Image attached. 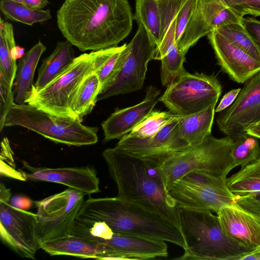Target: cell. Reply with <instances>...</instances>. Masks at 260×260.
I'll use <instances>...</instances> for the list:
<instances>
[{"instance_id": "6da1fadb", "label": "cell", "mask_w": 260, "mask_h": 260, "mask_svg": "<svg viewBox=\"0 0 260 260\" xmlns=\"http://www.w3.org/2000/svg\"><path fill=\"white\" fill-rule=\"evenodd\" d=\"M56 18L63 37L83 52L118 46L134 20L128 0H66Z\"/></svg>"}, {"instance_id": "7a4b0ae2", "label": "cell", "mask_w": 260, "mask_h": 260, "mask_svg": "<svg viewBox=\"0 0 260 260\" xmlns=\"http://www.w3.org/2000/svg\"><path fill=\"white\" fill-rule=\"evenodd\" d=\"M102 155L117 198L161 216L181 231L179 209L169 193L161 167L115 147L105 149Z\"/></svg>"}, {"instance_id": "3957f363", "label": "cell", "mask_w": 260, "mask_h": 260, "mask_svg": "<svg viewBox=\"0 0 260 260\" xmlns=\"http://www.w3.org/2000/svg\"><path fill=\"white\" fill-rule=\"evenodd\" d=\"M75 219L103 221L115 233L158 239L184 250L186 248L181 231L174 224L117 197L88 198L84 201Z\"/></svg>"}, {"instance_id": "277c9868", "label": "cell", "mask_w": 260, "mask_h": 260, "mask_svg": "<svg viewBox=\"0 0 260 260\" xmlns=\"http://www.w3.org/2000/svg\"><path fill=\"white\" fill-rule=\"evenodd\" d=\"M181 232L186 248L176 259L237 260L253 251L246 249L229 238L217 215L211 211L179 209Z\"/></svg>"}, {"instance_id": "5b68a950", "label": "cell", "mask_w": 260, "mask_h": 260, "mask_svg": "<svg viewBox=\"0 0 260 260\" xmlns=\"http://www.w3.org/2000/svg\"><path fill=\"white\" fill-rule=\"evenodd\" d=\"M82 121L80 118L52 115L29 104L14 103L4 126L23 127L55 143L68 145L95 144L98 141V128L83 125Z\"/></svg>"}, {"instance_id": "8992f818", "label": "cell", "mask_w": 260, "mask_h": 260, "mask_svg": "<svg viewBox=\"0 0 260 260\" xmlns=\"http://www.w3.org/2000/svg\"><path fill=\"white\" fill-rule=\"evenodd\" d=\"M233 142L229 136L216 138L211 134L199 144L176 153L161 167L168 190L174 182L191 171L227 178L232 170Z\"/></svg>"}, {"instance_id": "52a82bcc", "label": "cell", "mask_w": 260, "mask_h": 260, "mask_svg": "<svg viewBox=\"0 0 260 260\" xmlns=\"http://www.w3.org/2000/svg\"><path fill=\"white\" fill-rule=\"evenodd\" d=\"M93 72L91 52L81 54L44 88L38 90L31 88L25 104L52 115L78 118L72 111L71 106L81 83Z\"/></svg>"}, {"instance_id": "ba28073f", "label": "cell", "mask_w": 260, "mask_h": 260, "mask_svg": "<svg viewBox=\"0 0 260 260\" xmlns=\"http://www.w3.org/2000/svg\"><path fill=\"white\" fill-rule=\"evenodd\" d=\"M156 45L141 24L134 38L120 53V66L101 88L98 101L140 90L146 77L148 62L152 59Z\"/></svg>"}, {"instance_id": "9c48e42d", "label": "cell", "mask_w": 260, "mask_h": 260, "mask_svg": "<svg viewBox=\"0 0 260 260\" xmlns=\"http://www.w3.org/2000/svg\"><path fill=\"white\" fill-rule=\"evenodd\" d=\"M221 91V85L215 77L191 74L184 69L167 85L158 100L172 113L188 116L216 105Z\"/></svg>"}, {"instance_id": "30bf717a", "label": "cell", "mask_w": 260, "mask_h": 260, "mask_svg": "<svg viewBox=\"0 0 260 260\" xmlns=\"http://www.w3.org/2000/svg\"><path fill=\"white\" fill-rule=\"evenodd\" d=\"M85 194L69 188L35 202L37 208V231L44 243L72 235V227L84 202Z\"/></svg>"}, {"instance_id": "8fae6325", "label": "cell", "mask_w": 260, "mask_h": 260, "mask_svg": "<svg viewBox=\"0 0 260 260\" xmlns=\"http://www.w3.org/2000/svg\"><path fill=\"white\" fill-rule=\"evenodd\" d=\"M37 214L0 201L2 240L23 257L35 258L42 248L37 231Z\"/></svg>"}, {"instance_id": "7c38bea8", "label": "cell", "mask_w": 260, "mask_h": 260, "mask_svg": "<svg viewBox=\"0 0 260 260\" xmlns=\"http://www.w3.org/2000/svg\"><path fill=\"white\" fill-rule=\"evenodd\" d=\"M181 119L167 124L151 137L139 138L125 135L115 148L161 167L176 153L190 147L176 133Z\"/></svg>"}, {"instance_id": "4fadbf2b", "label": "cell", "mask_w": 260, "mask_h": 260, "mask_svg": "<svg viewBox=\"0 0 260 260\" xmlns=\"http://www.w3.org/2000/svg\"><path fill=\"white\" fill-rule=\"evenodd\" d=\"M232 105L218 115V128L234 139L246 134L245 129L260 120V71L244 83Z\"/></svg>"}, {"instance_id": "5bb4252c", "label": "cell", "mask_w": 260, "mask_h": 260, "mask_svg": "<svg viewBox=\"0 0 260 260\" xmlns=\"http://www.w3.org/2000/svg\"><path fill=\"white\" fill-rule=\"evenodd\" d=\"M242 18L230 7L210 0H198L192 17L176 44L177 47L186 54L201 38L229 24L241 23Z\"/></svg>"}, {"instance_id": "9a60e30c", "label": "cell", "mask_w": 260, "mask_h": 260, "mask_svg": "<svg viewBox=\"0 0 260 260\" xmlns=\"http://www.w3.org/2000/svg\"><path fill=\"white\" fill-rule=\"evenodd\" d=\"M168 192L179 209L217 213L222 207L235 204V195L230 190L194 183L183 177L174 182Z\"/></svg>"}, {"instance_id": "2e32d148", "label": "cell", "mask_w": 260, "mask_h": 260, "mask_svg": "<svg viewBox=\"0 0 260 260\" xmlns=\"http://www.w3.org/2000/svg\"><path fill=\"white\" fill-rule=\"evenodd\" d=\"M217 63L235 82L244 83L260 71V61L253 58L214 29L208 35Z\"/></svg>"}, {"instance_id": "e0dca14e", "label": "cell", "mask_w": 260, "mask_h": 260, "mask_svg": "<svg viewBox=\"0 0 260 260\" xmlns=\"http://www.w3.org/2000/svg\"><path fill=\"white\" fill-rule=\"evenodd\" d=\"M27 179L59 183L69 188L91 194L100 191V180L91 167L50 168L36 167L23 162Z\"/></svg>"}, {"instance_id": "ac0fdd59", "label": "cell", "mask_w": 260, "mask_h": 260, "mask_svg": "<svg viewBox=\"0 0 260 260\" xmlns=\"http://www.w3.org/2000/svg\"><path fill=\"white\" fill-rule=\"evenodd\" d=\"M216 214L229 238L246 249H260V218L236 204L222 207Z\"/></svg>"}, {"instance_id": "d6986e66", "label": "cell", "mask_w": 260, "mask_h": 260, "mask_svg": "<svg viewBox=\"0 0 260 260\" xmlns=\"http://www.w3.org/2000/svg\"><path fill=\"white\" fill-rule=\"evenodd\" d=\"M101 244L111 252L107 259H148L168 255L166 241L134 234L114 232L111 239Z\"/></svg>"}, {"instance_id": "ffe728a7", "label": "cell", "mask_w": 260, "mask_h": 260, "mask_svg": "<svg viewBox=\"0 0 260 260\" xmlns=\"http://www.w3.org/2000/svg\"><path fill=\"white\" fill-rule=\"evenodd\" d=\"M159 90L150 86L142 102L131 107L116 110L102 123L104 141L120 139L130 133L152 112L159 101Z\"/></svg>"}, {"instance_id": "44dd1931", "label": "cell", "mask_w": 260, "mask_h": 260, "mask_svg": "<svg viewBox=\"0 0 260 260\" xmlns=\"http://www.w3.org/2000/svg\"><path fill=\"white\" fill-rule=\"evenodd\" d=\"M42 249L50 255H69L107 259L111 255V252L107 246L74 235L44 243Z\"/></svg>"}, {"instance_id": "7402d4cb", "label": "cell", "mask_w": 260, "mask_h": 260, "mask_svg": "<svg viewBox=\"0 0 260 260\" xmlns=\"http://www.w3.org/2000/svg\"><path fill=\"white\" fill-rule=\"evenodd\" d=\"M75 58L70 42L67 40L58 42L51 54L43 60L32 88L36 90L44 88L68 68Z\"/></svg>"}, {"instance_id": "603a6c76", "label": "cell", "mask_w": 260, "mask_h": 260, "mask_svg": "<svg viewBox=\"0 0 260 260\" xmlns=\"http://www.w3.org/2000/svg\"><path fill=\"white\" fill-rule=\"evenodd\" d=\"M46 47L40 40L19 59L13 84L14 102L25 104L27 94L34 85L36 69Z\"/></svg>"}, {"instance_id": "cb8c5ba5", "label": "cell", "mask_w": 260, "mask_h": 260, "mask_svg": "<svg viewBox=\"0 0 260 260\" xmlns=\"http://www.w3.org/2000/svg\"><path fill=\"white\" fill-rule=\"evenodd\" d=\"M216 105L194 114L181 118L176 132L177 135L189 146L201 142L211 134Z\"/></svg>"}, {"instance_id": "d4e9b609", "label": "cell", "mask_w": 260, "mask_h": 260, "mask_svg": "<svg viewBox=\"0 0 260 260\" xmlns=\"http://www.w3.org/2000/svg\"><path fill=\"white\" fill-rule=\"evenodd\" d=\"M184 0H157L160 15L161 42L153 52L152 59L161 60L176 44L177 14Z\"/></svg>"}, {"instance_id": "484cf974", "label": "cell", "mask_w": 260, "mask_h": 260, "mask_svg": "<svg viewBox=\"0 0 260 260\" xmlns=\"http://www.w3.org/2000/svg\"><path fill=\"white\" fill-rule=\"evenodd\" d=\"M230 190L241 196L260 192V156L226 179Z\"/></svg>"}, {"instance_id": "4316f807", "label": "cell", "mask_w": 260, "mask_h": 260, "mask_svg": "<svg viewBox=\"0 0 260 260\" xmlns=\"http://www.w3.org/2000/svg\"><path fill=\"white\" fill-rule=\"evenodd\" d=\"M134 19L141 24L156 45L161 42L160 15L157 0H136Z\"/></svg>"}, {"instance_id": "83f0119b", "label": "cell", "mask_w": 260, "mask_h": 260, "mask_svg": "<svg viewBox=\"0 0 260 260\" xmlns=\"http://www.w3.org/2000/svg\"><path fill=\"white\" fill-rule=\"evenodd\" d=\"M101 88L98 76L93 72L82 82L73 100L71 109L75 116L82 118L91 113Z\"/></svg>"}, {"instance_id": "f1b7e54d", "label": "cell", "mask_w": 260, "mask_h": 260, "mask_svg": "<svg viewBox=\"0 0 260 260\" xmlns=\"http://www.w3.org/2000/svg\"><path fill=\"white\" fill-rule=\"evenodd\" d=\"M0 10L6 19L30 26L37 22L43 23L52 17L50 9H34L10 0H1Z\"/></svg>"}, {"instance_id": "f546056e", "label": "cell", "mask_w": 260, "mask_h": 260, "mask_svg": "<svg viewBox=\"0 0 260 260\" xmlns=\"http://www.w3.org/2000/svg\"><path fill=\"white\" fill-rule=\"evenodd\" d=\"M126 44L91 52L93 71L99 79L101 88L117 70L121 61L120 53Z\"/></svg>"}, {"instance_id": "4dcf8cb0", "label": "cell", "mask_w": 260, "mask_h": 260, "mask_svg": "<svg viewBox=\"0 0 260 260\" xmlns=\"http://www.w3.org/2000/svg\"><path fill=\"white\" fill-rule=\"evenodd\" d=\"M13 27L11 23L0 20V71L13 87L16 74V60L11 57V50L16 46Z\"/></svg>"}, {"instance_id": "1f68e13d", "label": "cell", "mask_w": 260, "mask_h": 260, "mask_svg": "<svg viewBox=\"0 0 260 260\" xmlns=\"http://www.w3.org/2000/svg\"><path fill=\"white\" fill-rule=\"evenodd\" d=\"M233 140L231 151L232 169L238 166L244 167L260 156L257 138L246 133Z\"/></svg>"}, {"instance_id": "d6a6232c", "label": "cell", "mask_w": 260, "mask_h": 260, "mask_svg": "<svg viewBox=\"0 0 260 260\" xmlns=\"http://www.w3.org/2000/svg\"><path fill=\"white\" fill-rule=\"evenodd\" d=\"M216 30L235 46L260 61V48L242 23H233Z\"/></svg>"}, {"instance_id": "836d02e7", "label": "cell", "mask_w": 260, "mask_h": 260, "mask_svg": "<svg viewBox=\"0 0 260 260\" xmlns=\"http://www.w3.org/2000/svg\"><path fill=\"white\" fill-rule=\"evenodd\" d=\"M184 116L170 111H152L146 118L125 135L139 138L151 137L167 124Z\"/></svg>"}, {"instance_id": "e575fe53", "label": "cell", "mask_w": 260, "mask_h": 260, "mask_svg": "<svg viewBox=\"0 0 260 260\" xmlns=\"http://www.w3.org/2000/svg\"><path fill=\"white\" fill-rule=\"evenodd\" d=\"M185 56V54L178 49L176 44L161 58L160 79L163 86L168 85L184 69Z\"/></svg>"}, {"instance_id": "d590c367", "label": "cell", "mask_w": 260, "mask_h": 260, "mask_svg": "<svg viewBox=\"0 0 260 260\" xmlns=\"http://www.w3.org/2000/svg\"><path fill=\"white\" fill-rule=\"evenodd\" d=\"M13 87L0 71V132L4 128L6 116L15 103Z\"/></svg>"}, {"instance_id": "8d00e7d4", "label": "cell", "mask_w": 260, "mask_h": 260, "mask_svg": "<svg viewBox=\"0 0 260 260\" xmlns=\"http://www.w3.org/2000/svg\"><path fill=\"white\" fill-rule=\"evenodd\" d=\"M1 163H8L9 165L5 170L1 172V175L20 180L27 179L24 171L15 169L13 151L7 137L4 138L1 142Z\"/></svg>"}, {"instance_id": "74e56055", "label": "cell", "mask_w": 260, "mask_h": 260, "mask_svg": "<svg viewBox=\"0 0 260 260\" xmlns=\"http://www.w3.org/2000/svg\"><path fill=\"white\" fill-rule=\"evenodd\" d=\"M198 0H184L177 16L176 23V43L181 37L194 11Z\"/></svg>"}, {"instance_id": "f35d334b", "label": "cell", "mask_w": 260, "mask_h": 260, "mask_svg": "<svg viewBox=\"0 0 260 260\" xmlns=\"http://www.w3.org/2000/svg\"><path fill=\"white\" fill-rule=\"evenodd\" d=\"M235 204L260 218V192L241 196L235 195Z\"/></svg>"}, {"instance_id": "ab89813d", "label": "cell", "mask_w": 260, "mask_h": 260, "mask_svg": "<svg viewBox=\"0 0 260 260\" xmlns=\"http://www.w3.org/2000/svg\"><path fill=\"white\" fill-rule=\"evenodd\" d=\"M230 7L241 17L246 15L260 16V0H238Z\"/></svg>"}, {"instance_id": "60d3db41", "label": "cell", "mask_w": 260, "mask_h": 260, "mask_svg": "<svg viewBox=\"0 0 260 260\" xmlns=\"http://www.w3.org/2000/svg\"><path fill=\"white\" fill-rule=\"evenodd\" d=\"M241 23L260 48V20L252 17H243Z\"/></svg>"}, {"instance_id": "b9f144b4", "label": "cell", "mask_w": 260, "mask_h": 260, "mask_svg": "<svg viewBox=\"0 0 260 260\" xmlns=\"http://www.w3.org/2000/svg\"><path fill=\"white\" fill-rule=\"evenodd\" d=\"M241 89V88L234 89L226 92L221 99L217 107L215 109V112H221L232 105Z\"/></svg>"}, {"instance_id": "7bdbcfd3", "label": "cell", "mask_w": 260, "mask_h": 260, "mask_svg": "<svg viewBox=\"0 0 260 260\" xmlns=\"http://www.w3.org/2000/svg\"><path fill=\"white\" fill-rule=\"evenodd\" d=\"M10 203L15 207L25 210L30 207L32 202L28 198L15 196L11 199Z\"/></svg>"}, {"instance_id": "ee69618b", "label": "cell", "mask_w": 260, "mask_h": 260, "mask_svg": "<svg viewBox=\"0 0 260 260\" xmlns=\"http://www.w3.org/2000/svg\"><path fill=\"white\" fill-rule=\"evenodd\" d=\"M23 4L36 10H41L45 8L48 4V0H24Z\"/></svg>"}, {"instance_id": "f6af8a7d", "label": "cell", "mask_w": 260, "mask_h": 260, "mask_svg": "<svg viewBox=\"0 0 260 260\" xmlns=\"http://www.w3.org/2000/svg\"><path fill=\"white\" fill-rule=\"evenodd\" d=\"M245 131L247 134L260 139V120L249 125Z\"/></svg>"}, {"instance_id": "bcb514c9", "label": "cell", "mask_w": 260, "mask_h": 260, "mask_svg": "<svg viewBox=\"0 0 260 260\" xmlns=\"http://www.w3.org/2000/svg\"><path fill=\"white\" fill-rule=\"evenodd\" d=\"M11 195L10 189L7 188L3 183H1L0 201L9 202Z\"/></svg>"}, {"instance_id": "7dc6e473", "label": "cell", "mask_w": 260, "mask_h": 260, "mask_svg": "<svg viewBox=\"0 0 260 260\" xmlns=\"http://www.w3.org/2000/svg\"><path fill=\"white\" fill-rule=\"evenodd\" d=\"M237 260H260V249L243 255Z\"/></svg>"}, {"instance_id": "c3c4849f", "label": "cell", "mask_w": 260, "mask_h": 260, "mask_svg": "<svg viewBox=\"0 0 260 260\" xmlns=\"http://www.w3.org/2000/svg\"><path fill=\"white\" fill-rule=\"evenodd\" d=\"M24 48L16 45L11 50L12 58L15 60L20 59L24 54Z\"/></svg>"}, {"instance_id": "681fc988", "label": "cell", "mask_w": 260, "mask_h": 260, "mask_svg": "<svg viewBox=\"0 0 260 260\" xmlns=\"http://www.w3.org/2000/svg\"><path fill=\"white\" fill-rule=\"evenodd\" d=\"M224 7H230L238 0H210Z\"/></svg>"}, {"instance_id": "f907efd6", "label": "cell", "mask_w": 260, "mask_h": 260, "mask_svg": "<svg viewBox=\"0 0 260 260\" xmlns=\"http://www.w3.org/2000/svg\"><path fill=\"white\" fill-rule=\"evenodd\" d=\"M15 2L19 3H23L24 0H10Z\"/></svg>"}]
</instances>
